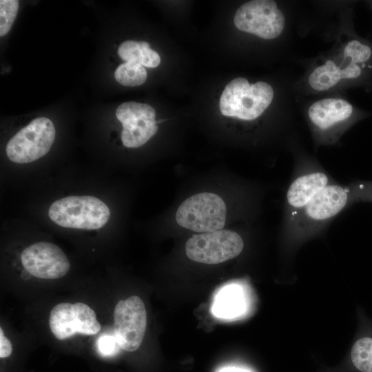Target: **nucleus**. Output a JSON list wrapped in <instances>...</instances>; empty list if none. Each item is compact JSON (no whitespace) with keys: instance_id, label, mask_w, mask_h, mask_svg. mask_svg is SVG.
Segmentation results:
<instances>
[{"instance_id":"1","label":"nucleus","mask_w":372,"mask_h":372,"mask_svg":"<svg viewBox=\"0 0 372 372\" xmlns=\"http://www.w3.org/2000/svg\"><path fill=\"white\" fill-rule=\"evenodd\" d=\"M353 204L351 189L338 182L318 192L300 211L285 233L297 240L324 230L344 209Z\"/></svg>"},{"instance_id":"2","label":"nucleus","mask_w":372,"mask_h":372,"mask_svg":"<svg viewBox=\"0 0 372 372\" xmlns=\"http://www.w3.org/2000/svg\"><path fill=\"white\" fill-rule=\"evenodd\" d=\"M274 91L264 81L250 84L238 77L225 87L219 103L220 112L225 116L251 121L260 116L271 103Z\"/></svg>"},{"instance_id":"3","label":"nucleus","mask_w":372,"mask_h":372,"mask_svg":"<svg viewBox=\"0 0 372 372\" xmlns=\"http://www.w3.org/2000/svg\"><path fill=\"white\" fill-rule=\"evenodd\" d=\"M307 114L316 142L320 145L336 143L347 128L364 115L341 98L317 101L309 106Z\"/></svg>"},{"instance_id":"4","label":"nucleus","mask_w":372,"mask_h":372,"mask_svg":"<svg viewBox=\"0 0 372 372\" xmlns=\"http://www.w3.org/2000/svg\"><path fill=\"white\" fill-rule=\"evenodd\" d=\"M48 216L59 226L91 230L103 227L110 218V211L95 196H70L53 202Z\"/></svg>"},{"instance_id":"5","label":"nucleus","mask_w":372,"mask_h":372,"mask_svg":"<svg viewBox=\"0 0 372 372\" xmlns=\"http://www.w3.org/2000/svg\"><path fill=\"white\" fill-rule=\"evenodd\" d=\"M335 180L330 174L317 163L298 165L285 197L283 225L287 229L320 190L333 184Z\"/></svg>"},{"instance_id":"6","label":"nucleus","mask_w":372,"mask_h":372,"mask_svg":"<svg viewBox=\"0 0 372 372\" xmlns=\"http://www.w3.org/2000/svg\"><path fill=\"white\" fill-rule=\"evenodd\" d=\"M226 216L227 207L222 198L214 193L202 192L181 203L176 220L180 227L201 234L222 229Z\"/></svg>"},{"instance_id":"7","label":"nucleus","mask_w":372,"mask_h":372,"mask_svg":"<svg viewBox=\"0 0 372 372\" xmlns=\"http://www.w3.org/2000/svg\"><path fill=\"white\" fill-rule=\"evenodd\" d=\"M243 248L240 234L220 229L193 235L185 243V254L193 261L214 265L238 256Z\"/></svg>"},{"instance_id":"8","label":"nucleus","mask_w":372,"mask_h":372,"mask_svg":"<svg viewBox=\"0 0 372 372\" xmlns=\"http://www.w3.org/2000/svg\"><path fill=\"white\" fill-rule=\"evenodd\" d=\"M55 135L54 125L49 118H37L8 141L6 146L8 158L16 163L38 160L50 151Z\"/></svg>"},{"instance_id":"9","label":"nucleus","mask_w":372,"mask_h":372,"mask_svg":"<svg viewBox=\"0 0 372 372\" xmlns=\"http://www.w3.org/2000/svg\"><path fill=\"white\" fill-rule=\"evenodd\" d=\"M234 22L240 31L269 40L282 34L285 17L274 1L253 0L238 8Z\"/></svg>"},{"instance_id":"10","label":"nucleus","mask_w":372,"mask_h":372,"mask_svg":"<svg viewBox=\"0 0 372 372\" xmlns=\"http://www.w3.org/2000/svg\"><path fill=\"white\" fill-rule=\"evenodd\" d=\"M147 311L137 296L120 300L114 311V330L122 349L134 351L141 346L146 330Z\"/></svg>"},{"instance_id":"11","label":"nucleus","mask_w":372,"mask_h":372,"mask_svg":"<svg viewBox=\"0 0 372 372\" xmlns=\"http://www.w3.org/2000/svg\"><path fill=\"white\" fill-rule=\"evenodd\" d=\"M49 325L59 340H65L79 333L94 335L101 330L94 311L83 302H61L50 311Z\"/></svg>"},{"instance_id":"12","label":"nucleus","mask_w":372,"mask_h":372,"mask_svg":"<svg viewBox=\"0 0 372 372\" xmlns=\"http://www.w3.org/2000/svg\"><path fill=\"white\" fill-rule=\"evenodd\" d=\"M24 269L32 276L41 279H57L70 270V261L57 245L39 242L26 247L21 254Z\"/></svg>"},{"instance_id":"13","label":"nucleus","mask_w":372,"mask_h":372,"mask_svg":"<svg viewBox=\"0 0 372 372\" xmlns=\"http://www.w3.org/2000/svg\"><path fill=\"white\" fill-rule=\"evenodd\" d=\"M371 66H364L344 61L338 65L332 60L316 67L308 77L309 85L315 91H327L342 81H357L369 74Z\"/></svg>"},{"instance_id":"14","label":"nucleus","mask_w":372,"mask_h":372,"mask_svg":"<svg viewBox=\"0 0 372 372\" xmlns=\"http://www.w3.org/2000/svg\"><path fill=\"white\" fill-rule=\"evenodd\" d=\"M121 123L123 127L121 140L123 145L130 148L144 145L158 130L156 120L139 118L127 120Z\"/></svg>"},{"instance_id":"15","label":"nucleus","mask_w":372,"mask_h":372,"mask_svg":"<svg viewBox=\"0 0 372 372\" xmlns=\"http://www.w3.org/2000/svg\"><path fill=\"white\" fill-rule=\"evenodd\" d=\"M245 299L242 289L238 285L225 287L217 295L212 310L219 318H235L243 311Z\"/></svg>"},{"instance_id":"16","label":"nucleus","mask_w":372,"mask_h":372,"mask_svg":"<svg viewBox=\"0 0 372 372\" xmlns=\"http://www.w3.org/2000/svg\"><path fill=\"white\" fill-rule=\"evenodd\" d=\"M344 61L364 66H371L372 46L359 39L348 41L343 48Z\"/></svg>"},{"instance_id":"17","label":"nucleus","mask_w":372,"mask_h":372,"mask_svg":"<svg viewBox=\"0 0 372 372\" xmlns=\"http://www.w3.org/2000/svg\"><path fill=\"white\" fill-rule=\"evenodd\" d=\"M353 366L361 372H372V337L364 336L357 340L351 351Z\"/></svg>"},{"instance_id":"18","label":"nucleus","mask_w":372,"mask_h":372,"mask_svg":"<svg viewBox=\"0 0 372 372\" xmlns=\"http://www.w3.org/2000/svg\"><path fill=\"white\" fill-rule=\"evenodd\" d=\"M114 77L123 85L138 86L146 81L147 72L144 67L139 63L125 62L116 68Z\"/></svg>"},{"instance_id":"19","label":"nucleus","mask_w":372,"mask_h":372,"mask_svg":"<svg viewBox=\"0 0 372 372\" xmlns=\"http://www.w3.org/2000/svg\"><path fill=\"white\" fill-rule=\"evenodd\" d=\"M116 116L121 123L127 120L139 118L155 120L156 112L154 109L147 104L137 102H125L117 107Z\"/></svg>"},{"instance_id":"20","label":"nucleus","mask_w":372,"mask_h":372,"mask_svg":"<svg viewBox=\"0 0 372 372\" xmlns=\"http://www.w3.org/2000/svg\"><path fill=\"white\" fill-rule=\"evenodd\" d=\"M19 1H0V36L6 35L10 30L19 10Z\"/></svg>"},{"instance_id":"21","label":"nucleus","mask_w":372,"mask_h":372,"mask_svg":"<svg viewBox=\"0 0 372 372\" xmlns=\"http://www.w3.org/2000/svg\"><path fill=\"white\" fill-rule=\"evenodd\" d=\"M118 54L126 62L141 64L143 55L142 41H125L118 47Z\"/></svg>"},{"instance_id":"22","label":"nucleus","mask_w":372,"mask_h":372,"mask_svg":"<svg viewBox=\"0 0 372 372\" xmlns=\"http://www.w3.org/2000/svg\"><path fill=\"white\" fill-rule=\"evenodd\" d=\"M353 203L357 202L372 203V181L357 180L349 185Z\"/></svg>"},{"instance_id":"23","label":"nucleus","mask_w":372,"mask_h":372,"mask_svg":"<svg viewBox=\"0 0 372 372\" xmlns=\"http://www.w3.org/2000/svg\"><path fill=\"white\" fill-rule=\"evenodd\" d=\"M118 347L115 335H101L96 341L98 352L104 357L115 355L118 351Z\"/></svg>"},{"instance_id":"24","label":"nucleus","mask_w":372,"mask_h":372,"mask_svg":"<svg viewBox=\"0 0 372 372\" xmlns=\"http://www.w3.org/2000/svg\"><path fill=\"white\" fill-rule=\"evenodd\" d=\"M143 55L141 65L147 68H156L161 63L158 54L152 50L147 42L142 41Z\"/></svg>"},{"instance_id":"25","label":"nucleus","mask_w":372,"mask_h":372,"mask_svg":"<svg viewBox=\"0 0 372 372\" xmlns=\"http://www.w3.org/2000/svg\"><path fill=\"white\" fill-rule=\"evenodd\" d=\"M12 352V344L10 340L4 335L2 328H0V358H7L11 355Z\"/></svg>"},{"instance_id":"26","label":"nucleus","mask_w":372,"mask_h":372,"mask_svg":"<svg viewBox=\"0 0 372 372\" xmlns=\"http://www.w3.org/2000/svg\"><path fill=\"white\" fill-rule=\"evenodd\" d=\"M219 372H251L248 370L236 368V367H227L221 369Z\"/></svg>"}]
</instances>
